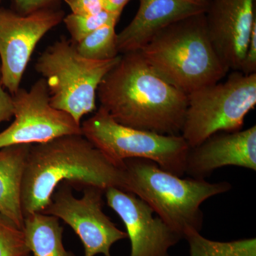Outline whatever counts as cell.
I'll list each match as a JSON object with an SVG mask.
<instances>
[{"label":"cell","mask_w":256,"mask_h":256,"mask_svg":"<svg viewBox=\"0 0 256 256\" xmlns=\"http://www.w3.org/2000/svg\"><path fill=\"white\" fill-rule=\"evenodd\" d=\"M184 238L190 246V256H256V238L218 242L204 238L200 232L190 230Z\"/></svg>","instance_id":"obj_17"},{"label":"cell","mask_w":256,"mask_h":256,"mask_svg":"<svg viewBox=\"0 0 256 256\" xmlns=\"http://www.w3.org/2000/svg\"><path fill=\"white\" fill-rule=\"evenodd\" d=\"M124 170L126 192L146 202L183 238L190 230L201 232L202 203L232 188L228 182L210 183L204 178H184L165 171L151 160H124Z\"/></svg>","instance_id":"obj_4"},{"label":"cell","mask_w":256,"mask_h":256,"mask_svg":"<svg viewBox=\"0 0 256 256\" xmlns=\"http://www.w3.org/2000/svg\"><path fill=\"white\" fill-rule=\"evenodd\" d=\"M121 14H114L104 10L97 14L78 15L70 14L64 16L63 22L74 44L82 41L88 35Z\"/></svg>","instance_id":"obj_19"},{"label":"cell","mask_w":256,"mask_h":256,"mask_svg":"<svg viewBox=\"0 0 256 256\" xmlns=\"http://www.w3.org/2000/svg\"><path fill=\"white\" fill-rule=\"evenodd\" d=\"M14 121L0 132V148L20 144H42L68 134H82L80 124L72 116L50 104L44 79L30 90L21 88L12 95Z\"/></svg>","instance_id":"obj_8"},{"label":"cell","mask_w":256,"mask_h":256,"mask_svg":"<svg viewBox=\"0 0 256 256\" xmlns=\"http://www.w3.org/2000/svg\"><path fill=\"white\" fill-rule=\"evenodd\" d=\"M130 0H104V9L114 14H122L124 6Z\"/></svg>","instance_id":"obj_25"},{"label":"cell","mask_w":256,"mask_h":256,"mask_svg":"<svg viewBox=\"0 0 256 256\" xmlns=\"http://www.w3.org/2000/svg\"><path fill=\"white\" fill-rule=\"evenodd\" d=\"M188 1L200 2V1H203V0H188Z\"/></svg>","instance_id":"obj_27"},{"label":"cell","mask_w":256,"mask_h":256,"mask_svg":"<svg viewBox=\"0 0 256 256\" xmlns=\"http://www.w3.org/2000/svg\"><path fill=\"white\" fill-rule=\"evenodd\" d=\"M72 10V14H97L104 10V0H64Z\"/></svg>","instance_id":"obj_22"},{"label":"cell","mask_w":256,"mask_h":256,"mask_svg":"<svg viewBox=\"0 0 256 256\" xmlns=\"http://www.w3.org/2000/svg\"><path fill=\"white\" fill-rule=\"evenodd\" d=\"M22 256H30V254H26V255Z\"/></svg>","instance_id":"obj_28"},{"label":"cell","mask_w":256,"mask_h":256,"mask_svg":"<svg viewBox=\"0 0 256 256\" xmlns=\"http://www.w3.org/2000/svg\"><path fill=\"white\" fill-rule=\"evenodd\" d=\"M58 220L42 212L24 216L23 232L33 256H76L64 246V228Z\"/></svg>","instance_id":"obj_16"},{"label":"cell","mask_w":256,"mask_h":256,"mask_svg":"<svg viewBox=\"0 0 256 256\" xmlns=\"http://www.w3.org/2000/svg\"><path fill=\"white\" fill-rule=\"evenodd\" d=\"M256 105V74L233 72L226 82L188 94L181 136L194 148L215 133L240 130Z\"/></svg>","instance_id":"obj_7"},{"label":"cell","mask_w":256,"mask_h":256,"mask_svg":"<svg viewBox=\"0 0 256 256\" xmlns=\"http://www.w3.org/2000/svg\"><path fill=\"white\" fill-rule=\"evenodd\" d=\"M58 188L42 213L60 218L72 227L82 240L85 256H112V246L128 235L102 212L105 191L90 186L84 188V195L77 198L67 184L62 183Z\"/></svg>","instance_id":"obj_9"},{"label":"cell","mask_w":256,"mask_h":256,"mask_svg":"<svg viewBox=\"0 0 256 256\" xmlns=\"http://www.w3.org/2000/svg\"><path fill=\"white\" fill-rule=\"evenodd\" d=\"M226 166L256 171V126L244 130L215 133L190 148L185 174L205 180L216 170Z\"/></svg>","instance_id":"obj_13"},{"label":"cell","mask_w":256,"mask_h":256,"mask_svg":"<svg viewBox=\"0 0 256 256\" xmlns=\"http://www.w3.org/2000/svg\"><path fill=\"white\" fill-rule=\"evenodd\" d=\"M1 63H0V82H1Z\"/></svg>","instance_id":"obj_26"},{"label":"cell","mask_w":256,"mask_h":256,"mask_svg":"<svg viewBox=\"0 0 256 256\" xmlns=\"http://www.w3.org/2000/svg\"><path fill=\"white\" fill-rule=\"evenodd\" d=\"M137 14L117 34L120 54L138 52L160 31L172 24L205 13L210 0H139Z\"/></svg>","instance_id":"obj_14"},{"label":"cell","mask_w":256,"mask_h":256,"mask_svg":"<svg viewBox=\"0 0 256 256\" xmlns=\"http://www.w3.org/2000/svg\"><path fill=\"white\" fill-rule=\"evenodd\" d=\"M82 134L114 164L129 159L151 160L162 169L184 176L190 146L181 134L170 136L128 127L99 108L80 124Z\"/></svg>","instance_id":"obj_6"},{"label":"cell","mask_w":256,"mask_h":256,"mask_svg":"<svg viewBox=\"0 0 256 256\" xmlns=\"http://www.w3.org/2000/svg\"><path fill=\"white\" fill-rule=\"evenodd\" d=\"M240 72L245 75L256 74V24L250 33L246 54Z\"/></svg>","instance_id":"obj_23"},{"label":"cell","mask_w":256,"mask_h":256,"mask_svg":"<svg viewBox=\"0 0 256 256\" xmlns=\"http://www.w3.org/2000/svg\"><path fill=\"white\" fill-rule=\"evenodd\" d=\"M119 18H112L75 44L79 54L94 60H114L120 55L118 50L116 32Z\"/></svg>","instance_id":"obj_18"},{"label":"cell","mask_w":256,"mask_h":256,"mask_svg":"<svg viewBox=\"0 0 256 256\" xmlns=\"http://www.w3.org/2000/svg\"><path fill=\"white\" fill-rule=\"evenodd\" d=\"M14 116L12 96L0 84V124Z\"/></svg>","instance_id":"obj_24"},{"label":"cell","mask_w":256,"mask_h":256,"mask_svg":"<svg viewBox=\"0 0 256 256\" xmlns=\"http://www.w3.org/2000/svg\"><path fill=\"white\" fill-rule=\"evenodd\" d=\"M31 144L0 148V214L23 228L22 191Z\"/></svg>","instance_id":"obj_15"},{"label":"cell","mask_w":256,"mask_h":256,"mask_svg":"<svg viewBox=\"0 0 256 256\" xmlns=\"http://www.w3.org/2000/svg\"><path fill=\"white\" fill-rule=\"evenodd\" d=\"M65 16L62 10L46 9L22 15L0 8V84L11 95L20 88L34 50L40 40Z\"/></svg>","instance_id":"obj_10"},{"label":"cell","mask_w":256,"mask_h":256,"mask_svg":"<svg viewBox=\"0 0 256 256\" xmlns=\"http://www.w3.org/2000/svg\"><path fill=\"white\" fill-rule=\"evenodd\" d=\"M204 14L172 24L138 50L158 75L186 95L229 72L212 46Z\"/></svg>","instance_id":"obj_3"},{"label":"cell","mask_w":256,"mask_h":256,"mask_svg":"<svg viewBox=\"0 0 256 256\" xmlns=\"http://www.w3.org/2000/svg\"><path fill=\"white\" fill-rule=\"evenodd\" d=\"M204 14L218 58L228 72H240L256 24V0H210Z\"/></svg>","instance_id":"obj_11"},{"label":"cell","mask_w":256,"mask_h":256,"mask_svg":"<svg viewBox=\"0 0 256 256\" xmlns=\"http://www.w3.org/2000/svg\"><path fill=\"white\" fill-rule=\"evenodd\" d=\"M60 0H12L14 11L28 15L38 10L56 9Z\"/></svg>","instance_id":"obj_21"},{"label":"cell","mask_w":256,"mask_h":256,"mask_svg":"<svg viewBox=\"0 0 256 256\" xmlns=\"http://www.w3.org/2000/svg\"><path fill=\"white\" fill-rule=\"evenodd\" d=\"M120 57L88 60L79 54L73 42L62 38L40 55L35 70L46 82L52 107L80 126L84 116L96 110L98 88Z\"/></svg>","instance_id":"obj_5"},{"label":"cell","mask_w":256,"mask_h":256,"mask_svg":"<svg viewBox=\"0 0 256 256\" xmlns=\"http://www.w3.org/2000/svg\"><path fill=\"white\" fill-rule=\"evenodd\" d=\"M30 254L23 229L0 214V256H22Z\"/></svg>","instance_id":"obj_20"},{"label":"cell","mask_w":256,"mask_h":256,"mask_svg":"<svg viewBox=\"0 0 256 256\" xmlns=\"http://www.w3.org/2000/svg\"><path fill=\"white\" fill-rule=\"evenodd\" d=\"M97 97L100 107L120 124L181 134L188 95L158 75L140 52L120 54L98 88Z\"/></svg>","instance_id":"obj_1"},{"label":"cell","mask_w":256,"mask_h":256,"mask_svg":"<svg viewBox=\"0 0 256 256\" xmlns=\"http://www.w3.org/2000/svg\"><path fill=\"white\" fill-rule=\"evenodd\" d=\"M108 205L119 216L131 242L130 256H171L170 249L183 239L141 198L116 188L105 191Z\"/></svg>","instance_id":"obj_12"},{"label":"cell","mask_w":256,"mask_h":256,"mask_svg":"<svg viewBox=\"0 0 256 256\" xmlns=\"http://www.w3.org/2000/svg\"><path fill=\"white\" fill-rule=\"evenodd\" d=\"M76 188L126 192L124 166L114 164L82 134H68L30 148L24 174V216L43 212L62 183Z\"/></svg>","instance_id":"obj_2"},{"label":"cell","mask_w":256,"mask_h":256,"mask_svg":"<svg viewBox=\"0 0 256 256\" xmlns=\"http://www.w3.org/2000/svg\"><path fill=\"white\" fill-rule=\"evenodd\" d=\"M2 1H3V0H0V3H1L2 2Z\"/></svg>","instance_id":"obj_29"}]
</instances>
